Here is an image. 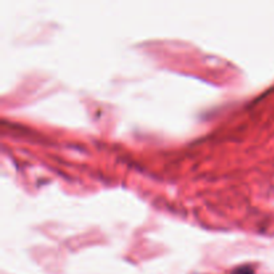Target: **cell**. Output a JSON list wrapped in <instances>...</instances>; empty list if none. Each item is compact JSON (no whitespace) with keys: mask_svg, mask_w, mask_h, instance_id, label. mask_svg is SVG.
I'll return each mask as SVG.
<instances>
[{"mask_svg":"<svg viewBox=\"0 0 274 274\" xmlns=\"http://www.w3.org/2000/svg\"><path fill=\"white\" fill-rule=\"evenodd\" d=\"M233 274H253V270H252L249 266H243L241 267V269H237Z\"/></svg>","mask_w":274,"mask_h":274,"instance_id":"1","label":"cell"}]
</instances>
